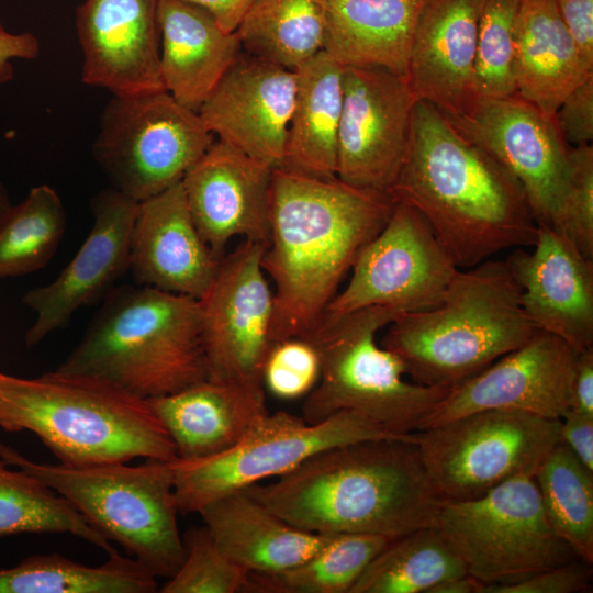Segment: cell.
<instances>
[{"label": "cell", "mask_w": 593, "mask_h": 593, "mask_svg": "<svg viewBox=\"0 0 593 593\" xmlns=\"http://www.w3.org/2000/svg\"><path fill=\"white\" fill-rule=\"evenodd\" d=\"M391 195L425 219L458 268L533 247L537 238L538 224L517 179L423 100L414 104Z\"/></svg>", "instance_id": "2"}, {"label": "cell", "mask_w": 593, "mask_h": 593, "mask_svg": "<svg viewBox=\"0 0 593 593\" xmlns=\"http://www.w3.org/2000/svg\"><path fill=\"white\" fill-rule=\"evenodd\" d=\"M484 583L470 574L446 579L434 585L427 593H481Z\"/></svg>", "instance_id": "49"}, {"label": "cell", "mask_w": 593, "mask_h": 593, "mask_svg": "<svg viewBox=\"0 0 593 593\" xmlns=\"http://www.w3.org/2000/svg\"><path fill=\"white\" fill-rule=\"evenodd\" d=\"M593 76L575 49L555 0H521L515 23L516 94L553 118L564 98Z\"/></svg>", "instance_id": "29"}, {"label": "cell", "mask_w": 593, "mask_h": 593, "mask_svg": "<svg viewBox=\"0 0 593 593\" xmlns=\"http://www.w3.org/2000/svg\"><path fill=\"white\" fill-rule=\"evenodd\" d=\"M400 311L370 306L325 314L305 337L317 349L320 379L306 395L302 417L316 423L342 411L367 417L395 434L417 432L450 389L405 380L400 358L377 342Z\"/></svg>", "instance_id": "8"}, {"label": "cell", "mask_w": 593, "mask_h": 593, "mask_svg": "<svg viewBox=\"0 0 593 593\" xmlns=\"http://www.w3.org/2000/svg\"><path fill=\"white\" fill-rule=\"evenodd\" d=\"M220 261L195 227L181 181L138 202L130 247L137 284L199 300Z\"/></svg>", "instance_id": "23"}, {"label": "cell", "mask_w": 593, "mask_h": 593, "mask_svg": "<svg viewBox=\"0 0 593 593\" xmlns=\"http://www.w3.org/2000/svg\"><path fill=\"white\" fill-rule=\"evenodd\" d=\"M583 66L593 71V0H555Z\"/></svg>", "instance_id": "44"}, {"label": "cell", "mask_w": 593, "mask_h": 593, "mask_svg": "<svg viewBox=\"0 0 593 593\" xmlns=\"http://www.w3.org/2000/svg\"><path fill=\"white\" fill-rule=\"evenodd\" d=\"M97 567L59 553L34 555L11 568H0V593H153L156 577L132 557L116 550Z\"/></svg>", "instance_id": "31"}, {"label": "cell", "mask_w": 593, "mask_h": 593, "mask_svg": "<svg viewBox=\"0 0 593 593\" xmlns=\"http://www.w3.org/2000/svg\"><path fill=\"white\" fill-rule=\"evenodd\" d=\"M40 49V41L34 34L9 32L0 21V85L13 78L12 59H34Z\"/></svg>", "instance_id": "46"}, {"label": "cell", "mask_w": 593, "mask_h": 593, "mask_svg": "<svg viewBox=\"0 0 593 593\" xmlns=\"http://www.w3.org/2000/svg\"><path fill=\"white\" fill-rule=\"evenodd\" d=\"M273 169L215 139L186 172L181 182L189 212L219 259L236 236L267 245Z\"/></svg>", "instance_id": "19"}, {"label": "cell", "mask_w": 593, "mask_h": 593, "mask_svg": "<svg viewBox=\"0 0 593 593\" xmlns=\"http://www.w3.org/2000/svg\"><path fill=\"white\" fill-rule=\"evenodd\" d=\"M56 370L144 400L208 379L199 301L142 284L113 288Z\"/></svg>", "instance_id": "5"}, {"label": "cell", "mask_w": 593, "mask_h": 593, "mask_svg": "<svg viewBox=\"0 0 593 593\" xmlns=\"http://www.w3.org/2000/svg\"><path fill=\"white\" fill-rule=\"evenodd\" d=\"M245 491L298 528L389 539L433 526L441 502L414 437L338 445Z\"/></svg>", "instance_id": "3"}, {"label": "cell", "mask_w": 593, "mask_h": 593, "mask_svg": "<svg viewBox=\"0 0 593 593\" xmlns=\"http://www.w3.org/2000/svg\"><path fill=\"white\" fill-rule=\"evenodd\" d=\"M10 199L3 182L0 179V222L11 208Z\"/></svg>", "instance_id": "50"}, {"label": "cell", "mask_w": 593, "mask_h": 593, "mask_svg": "<svg viewBox=\"0 0 593 593\" xmlns=\"http://www.w3.org/2000/svg\"><path fill=\"white\" fill-rule=\"evenodd\" d=\"M66 230V213L57 192L33 187L0 222V278L24 276L44 268Z\"/></svg>", "instance_id": "37"}, {"label": "cell", "mask_w": 593, "mask_h": 593, "mask_svg": "<svg viewBox=\"0 0 593 593\" xmlns=\"http://www.w3.org/2000/svg\"><path fill=\"white\" fill-rule=\"evenodd\" d=\"M198 513L220 549L249 573L289 569L332 537L291 525L245 490L221 496Z\"/></svg>", "instance_id": "27"}, {"label": "cell", "mask_w": 593, "mask_h": 593, "mask_svg": "<svg viewBox=\"0 0 593 593\" xmlns=\"http://www.w3.org/2000/svg\"><path fill=\"white\" fill-rule=\"evenodd\" d=\"M294 72L295 100L280 167L335 178L344 67L322 51Z\"/></svg>", "instance_id": "30"}, {"label": "cell", "mask_w": 593, "mask_h": 593, "mask_svg": "<svg viewBox=\"0 0 593 593\" xmlns=\"http://www.w3.org/2000/svg\"><path fill=\"white\" fill-rule=\"evenodd\" d=\"M433 526L484 584L519 581L580 559L549 525L534 477L468 501H441Z\"/></svg>", "instance_id": "9"}, {"label": "cell", "mask_w": 593, "mask_h": 593, "mask_svg": "<svg viewBox=\"0 0 593 593\" xmlns=\"http://www.w3.org/2000/svg\"><path fill=\"white\" fill-rule=\"evenodd\" d=\"M571 172L558 232L593 260V146H571Z\"/></svg>", "instance_id": "41"}, {"label": "cell", "mask_w": 593, "mask_h": 593, "mask_svg": "<svg viewBox=\"0 0 593 593\" xmlns=\"http://www.w3.org/2000/svg\"><path fill=\"white\" fill-rule=\"evenodd\" d=\"M412 437L413 433H392L348 411L316 423L286 411L268 412L232 448L205 458L170 461L178 511L198 513L221 496L281 477L313 455L338 445Z\"/></svg>", "instance_id": "10"}, {"label": "cell", "mask_w": 593, "mask_h": 593, "mask_svg": "<svg viewBox=\"0 0 593 593\" xmlns=\"http://www.w3.org/2000/svg\"><path fill=\"white\" fill-rule=\"evenodd\" d=\"M553 120L570 146L591 144L593 138V76L564 98L557 109Z\"/></svg>", "instance_id": "43"}, {"label": "cell", "mask_w": 593, "mask_h": 593, "mask_svg": "<svg viewBox=\"0 0 593 593\" xmlns=\"http://www.w3.org/2000/svg\"><path fill=\"white\" fill-rule=\"evenodd\" d=\"M350 271L325 314L370 306L401 313L428 310L441 301L459 268L425 219L406 202L395 201L389 220L359 251Z\"/></svg>", "instance_id": "13"}, {"label": "cell", "mask_w": 593, "mask_h": 593, "mask_svg": "<svg viewBox=\"0 0 593 593\" xmlns=\"http://www.w3.org/2000/svg\"><path fill=\"white\" fill-rule=\"evenodd\" d=\"M76 26L85 83L113 96L166 90L158 0H85L77 9Z\"/></svg>", "instance_id": "21"}, {"label": "cell", "mask_w": 593, "mask_h": 593, "mask_svg": "<svg viewBox=\"0 0 593 593\" xmlns=\"http://www.w3.org/2000/svg\"><path fill=\"white\" fill-rule=\"evenodd\" d=\"M579 353L537 329L519 347L450 389L418 430L483 410H518L560 419L570 406Z\"/></svg>", "instance_id": "17"}, {"label": "cell", "mask_w": 593, "mask_h": 593, "mask_svg": "<svg viewBox=\"0 0 593 593\" xmlns=\"http://www.w3.org/2000/svg\"><path fill=\"white\" fill-rule=\"evenodd\" d=\"M324 52L343 67H378L406 77L427 0H318Z\"/></svg>", "instance_id": "28"}, {"label": "cell", "mask_w": 593, "mask_h": 593, "mask_svg": "<svg viewBox=\"0 0 593 593\" xmlns=\"http://www.w3.org/2000/svg\"><path fill=\"white\" fill-rule=\"evenodd\" d=\"M137 209L138 202L113 188L92 199V227L76 255L53 281L30 289L22 298L35 313L24 337L27 347L65 327L78 310L107 296L130 271L131 234Z\"/></svg>", "instance_id": "18"}, {"label": "cell", "mask_w": 593, "mask_h": 593, "mask_svg": "<svg viewBox=\"0 0 593 593\" xmlns=\"http://www.w3.org/2000/svg\"><path fill=\"white\" fill-rule=\"evenodd\" d=\"M389 540L369 534H332L322 549L299 564L280 572L249 573L247 592L349 593Z\"/></svg>", "instance_id": "35"}, {"label": "cell", "mask_w": 593, "mask_h": 593, "mask_svg": "<svg viewBox=\"0 0 593 593\" xmlns=\"http://www.w3.org/2000/svg\"><path fill=\"white\" fill-rule=\"evenodd\" d=\"M321 373L320 355L306 338L290 337L276 342L266 359L264 387L282 400L307 395Z\"/></svg>", "instance_id": "40"}, {"label": "cell", "mask_w": 593, "mask_h": 593, "mask_svg": "<svg viewBox=\"0 0 593 593\" xmlns=\"http://www.w3.org/2000/svg\"><path fill=\"white\" fill-rule=\"evenodd\" d=\"M160 72L166 91L199 111L243 53L236 32H225L204 9L181 0H158Z\"/></svg>", "instance_id": "25"}, {"label": "cell", "mask_w": 593, "mask_h": 593, "mask_svg": "<svg viewBox=\"0 0 593 593\" xmlns=\"http://www.w3.org/2000/svg\"><path fill=\"white\" fill-rule=\"evenodd\" d=\"M589 562L580 559L534 573L519 581L484 584L481 593H577L590 588Z\"/></svg>", "instance_id": "42"}, {"label": "cell", "mask_w": 593, "mask_h": 593, "mask_svg": "<svg viewBox=\"0 0 593 593\" xmlns=\"http://www.w3.org/2000/svg\"><path fill=\"white\" fill-rule=\"evenodd\" d=\"M266 244L244 240L224 255L199 299L208 379L264 392L273 346V290L261 266Z\"/></svg>", "instance_id": "14"}, {"label": "cell", "mask_w": 593, "mask_h": 593, "mask_svg": "<svg viewBox=\"0 0 593 593\" xmlns=\"http://www.w3.org/2000/svg\"><path fill=\"white\" fill-rule=\"evenodd\" d=\"M533 247L532 253L516 248L505 260L526 316L578 353L593 348V260L546 225H538Z\"/></svg>", "instance_id": "22"}, {"label": "cell", "mask_w": 593, "mask_h": 593, "mask_svg": "<svg viewBox=\"0 0 593 593\" xmlns=\"http://www.w3.org/2000/svg\"><path fill=\"white\" fill-rule=\"evenodd\" d=\"M0 427L35 434L68 467L177 458L146 400L56 369L35 378L0 372Z\"/></svg>", "instance_id": "4"}, {"label": "cell", "mask_w": 593, "mask_h": 593, "mask_svg": "<svg viewBox=\"0 0 593 593\" xmlns=\"http://www.w3.org/2000/svg\"><path fill=\"white\" fill-rule=\"evenodd\" d=\"M559 439L593 472V416L569 409L560 418Z\"/></svg>", "instance_id": "45"}, {"label": "cell", "mask_w": 593, "mask_h": 593, "mask_svg": "<svg viewBox=\"0 0 593 593\" xmlns=\"http://www.w3.org/2000/svg\"><path fill=\"white\" fill-rule=\"evenodd\" d=\"M560 419L518 410H483L413 433L441 501H468L534 477L558 445Z\"/></svg>", "instance_id": "11"}, {"label": "cell", "mask_w": 593, "mask_h": 593, "mask_svg": "<svg viewBox=\"0 0 593 593\" xmlns=\"http://www.w3.org/2000/svg\"><path fill=\"white\" fill-rule=\"evenodd\" d=\"M0 459L66 499L85 519L156 578L179 569L184 546L170 461L146 459L88 467L41 463L0 441Z\"/></svg>", "instance_id": "7"}, {"label": "cell", "mask_w": 593, "mask_h": 593, "mask_svg": "<svg viewBox=\"0 0 593 593\" xmlns=\"http://www.w3.org/2000/svg\"><path fill=\"white\" fill-rule=\"evenodd\" d=\"M216 138L168 91L113 96L92 155L111 188L142 202L182 180Z\"/></svg>", "instance_id": "12"}, {"label": "cell", "mask_w": 593, "mask_h": 593, "mask_svg": "<svg viewBox=\"0 0 593 593\" xmlns=\"http://www.w3.org/2000/svg\"><path fill=\"white\" fill-rule=\"evenodd\" d=\"M537 328L505 260L459 270L441 301L388 325L381 346L413 382L452 389L524 344Z\"/></svg>", "instance_id": "6"}, {"label": "cell", "mask_w": 593, "mask_h": 593, "mask_svg": "<svg viewBox=\"0 0 593 593\" xmlns=\"http://www.w3.org/2000/svg\"><path fill=\"white\" fill-rule=\"evenodd\" d=\"M521 0H485L479 22L474 60L478 98L516 94L514 80L515 23Z\"/></svg>", "instance_id": "38"}, {"label": "cell", "mask_w": 593, "mask_h": 593, "mask_svg": "<svg viewBox=\"0 0 593 593\" xmlns=\"http://www.w3.org/2000/svg\"><path fill=\"white\" fill-rule=\"evenodd\" d=\"M569 409L593 416V348L579 353Z\"/></svg>", "instance_id": "47"}, {"label": "cell", "mask_w": 593, "mask_h": 593, "mask_svg": "<svg viewBox=\"0 0 593 593\" xmlns=\"http://www.w3.org/2000/svg\"><path fill=\"white\" fill-rule=\"evenodd\" d=\"M392 195L276 167L261 266L273 289V342L307 337L363 246L384 226Z\"/></svg>", "instance_id": "1"}, {"label": "cell", "mask_w": 593, "mask_h": 593, "mask_svg": "<svg viewBox=\"0 0 593 593\" xmlns=\"http://www.w3.org/2000/svg\"><path fill=\"white\" fill-rule=\"evenodd\" d=\"M70 534L108 555L115 549L63 496L0 459V539L20 534Z\"/></svg>", "instance_id": "34"}, {"label": "cell", "mask_w": 593, "mask_h": 593, "mask_svg": "<svg viewBox=\"0 0 593 593\" xmlns=\"http://www.w3.org/2000/svg\"><path fill=\"white\" fill-rule=\"evenodd\" d=\"M243 52L290 70L324 49L318 0H257L236 30Z\"/></svg>", "instance_id": "33"}, {"label": "cell", "mask_w": 593, "mask_h": 593, "mask_svg": "<svg viewBox=\"0 0 593 593\" xmlns=\"http://www.w3.org/2000/svg\"><path fill=\"white\" fill-rule=\"evenodd\" d=\"M343 89L336 177L391 195L417 100L406 77L378 67H344Z\"/></svg>", "instance_id": "16"}, {"label": "cell", "mask_w": 593, "mask_h": 593, "mask_svg": "<svg viewBox=\"0 0 593 593\" xmlns=\"http://www.w3.org/2000/svg\"><path fill=\"white\" fill-rule=\"evenodd\" d=\"M446 119L517 179L536 223L557 231L571 172V146L553 118L513 94L478 98L461 115Z\"/></svg>", "instance_id": "15"}, {"label": "cell", "mask_w": 593, "mask_h": 593, "mask_svg": "<svg viewBox=\"0 0 593 593\" xmlns=\"http://www.w3.org/2000/svg\"><path fill=\"white\" fill-rule=\"evenodd\" d=\"M547 521L581 559L593 562V472L562 444L534 475Z\"/></svg>", "instance_id": "36"}, {"label": "cell", "mask_w": 593, "mask_h": 593, "mask_svg": "<svg viewBox=\"0 0 593 593\" xmlns=\"http://www.w3.org/2000/svg\"><path fill=\"white\" fill-rule=\"evenodd\" d=\"M485 0H427L416 25L406 79L416 100L446 118L475 101L474 60Z\"/></svg>", "instance_id": "24"}, {"label": "cell", "mask_w": 593, "mask_h": 593, "mask_svg": "<svg viewBox=\"0 0 593 593\" xmlns=\"http://www.w3.org/2000/svg\"><path fill=\"white\" fill-rule=\"evenodd\" d=\"M295 92L294 70L243 52L198 113L216 139L276 168L283 161Z\"/></svg>", "instance_id": "20"}, {"label": "cell", "mask_w": 593, "mask_h": 593, "mask_svg": "<svg viewBox=\"0 0 593 593\" xmlns=\"http://www.w3.org/2000/svg\"><path fill=\"white\" fill-rule=\"evenodd\" d=\"M209 12L222 30L236 32L257 0H181Z\"/></svg>", "instance_id": "48"}, {"label": "cell", "mask_w": 593, "mask_h": 593, "mask_svg": "<svg viewBox=\"0 0 593 593\" xmlns=\"http://www.w3.org/2000/svg\"><path fill=\"white\" fill-rule=\"evenodd\" d=\"M467 574L460 558L434 527L390 539L349 593H427L437 583Z\"/></svg>", "instance_id": "32"}, {"label": "cell", "mask_w": 593, "mask_h": 593, "mask_svg": "<svg viewBox=\"0 0 593 593\" xmlns=\"http://www.w3.org/2000/svg\"><path fill=\"white\" fill-rule=\"evenodd\" d=\"M183 560L161 593H246L249 572L228 558L203 525L182 536Z\"/></svg>", "instance_id": "39"}, {"label": "cell", "mask_w": 593, "mask_h": 593, "mask_svg": "<svg viewBox=\"0 0 593 593\" xmlns=\"http://www.w3.org/2000/svg\"><path fill=\"white\" fill-rule=\"evenodd\" d=\"M146 401L178 459L205 458L232 448L268 413L264 392L210 379Z\"/></svg>", "instance_id": "26"}]
</instances>
